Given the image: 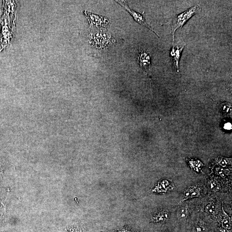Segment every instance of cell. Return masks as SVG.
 Returning <instances> with one entry per match:
<instances>
[{
  "mask_svg": "<svg viewBox=\"0 0 232 232\" xmlns=\"http://www.w3.org/2000/svg\"><path fill=\"white\" fill-rule=\"evenodd\" d=\"M201 10L200 5H195L174 17L171 25V33L173 37L172 44L174 43V34L176 30L178 28H182L188 20L200 13Z\"/></svg>",
  "mask_w": 232,
  "mask_h": 232,
  "instance_id": "1",
  "label": "cell"
},
{
  "mask_svg": "<svg viewBox=\"0 0 232 232\" xmlns=\"http://www.w3.org/2000/svg\"><path fill=\"white\" fill-rule=\"evenodd\" d=\"M115 1L117 3L120 5L126 11H127L131 15L133 18L134 19L135 21L137 22L138 23L141 25L147 28H148L152 32L154 33L157 36V37H159V35L156 32L153 28L147 22V21L146 20L145 17L142 15H141V14L137 12H136L134 10L130 8L128 6L126 1Z\"/></svg>",
  "mask_w": 232,
  "mask_h": 232,
  "instance_id": "2",
  "label": "cell"
},
{
  "mask_svg": "<svg viewBox=\"0 0 232 232\" xmlns=\"http://www.w3.org/2000/svg\"><path fill=\"white\" fill-rule=\"evenodd\" d=\"M137 58L141 68L147 73H148L151 66L150 52L145 48H140L137 53Z\"/></svg>",
  "mask_w": 232,
  "mask_h": 232,
  "instance_id": "3",
  "label": "cell"
},
{
  "mask_svg": "<svg viewBox=\"0 0 232 232\" xmlns=\"http://www.w3.org/2000/svg\"><path fill=\"white\" fill-rule=\"evenodd\" d=\"M186 45L185 43H174L172 44V47L170 51V56L172 67L177 72L179 71V60L181 53Z\"/></svg>",
  "mask_w": 232,
  "mask_h": 232,
  "instance_id": "4",
  "label": "cell"
},
{
  "mask_svg": "<svg viewBox=\"0 0 232 232\" xmlns=\"http://www.w3.org/2000/svg\"><path fill=\"white\" fill-rule=\"evenodd\" d=\"M202 187L199 185H193L187 188L184 191L183 197L180 202H184L188 199L200 197L202 195Z\"/></svg>",
  "mask_w": 232,
  "mask_h": 232,
  "instance_id": "5",
  "label": "cell"
},
{
  "mask_svg": "<svg viewBox=\"0 0 232 232\" xmlns=\"http://www.w3.org/2000/svg\"><path fill=\"white\" fill-rule=\"evenodd\" d=\"M173 187L171 182L167 179H162L159 181L153 188L152 192L158 193H165Z\"/></svg>",
  "mask_w": 232,
  "mask_h": 232,
  "instance_id": "6",
  "label": "cell"
},
{
  "mask_svg": "<svg viewBox=\"0 0 232 232\" xmlns=\"http://www.w3.org/2000/svg\"><path fill=\"white\" fill-rule=\"evenodd\" d=\"M169 216V213L167 210L165 209H159L154 213L152 219L154 222H160L167 220Z\"/></svg>",
  "mask_w": 232,
  "mask_h": 232,
  "instance_id": "7",
  "label": "cell"
},
{
  "mask_svg": "<svg viewBox=\"0 0 232 232\" xmlns=\"http://www.w3.org/2000/svg\"><path fill=\"white\" fill-rule=\"evenodd\" d=\"M189 214V209L186 206L180 207L177 212V217L180 220H185Z\"/></svg>",
  "mask_w": 232,
  "mask_h": 232,
  "instance_id": "8",
  "label": "cell"
},
{
  "mask_svg": "<svg viewBox=\"0 0 232 232\" xmlns=\"http://www.w3.org/2000/svg\"><path fill=\"white\" fill-rule=\"evenodd\" d=\"M205 210L206 213L211 215H216L219 213L218 206L214 203H210L207 204Z\"/></svg>",
  "mask_w": 232,
  "mask_h": 232,
  "instance_id": "9",
  "label": "cell"
},
{
  "mask_svg": "<svg viewBox=\"0 0 232 232\" xmlns=\"http://www.w3.org/2000/svg\"><path fill=\"white\" fill-rule=\"evenodd\" d=\"M219 110L224 115H230L231 113V106L229 103H221L219 106Z\"/></svg>",
  "mask_w": 232,
  "mask_h": 232,
  "instance_id": "10",
  "label": "cell"
},
{
  "mask_svg": "<svg viewBox=\"0 0 232 232\" xmlns=\"http://www.w3.org/2000/svg\"><path fill=\"white\" fill-rule=\"evenodd\" d=\"M218 164L222 167L225 168L231 163V161L228 159L224 157H219L217 160Z\"/></svg>",
  "mask_w": 232,
  "mask_h": 232,
  "instance_id": "11",
  "label": "cell"
},
{
  "mask_svg": "<svg viewBox=\"0 0 232 232\" xmlns=\"http://www.w3.org/2000/svg\"><path fill=\"white\" fill-rule=\"evenodd\" d=\"M222 211L223 215H224V219H223V226L227 228H230V226H231V222H230V219L229 216L226 214L225 210L222 207Z\"/></svg>",
  "mask_w": 232,
  "mask_h": 232,
  "instance_id": "12",
  "label": "cell"
},
{
  "mask_svg": "<svg viewBox=\"0 0 232 232\" xmlns=\"http://www.w3.org/2000/svg\"><path fill=\"white\" fill-rule=\"evenodd\" d=\"M210 187L211 190L213 191H219L220 189V185L216 180H213L210 182Z\"/></svg>",
  "mask_w": 232,
  "mask_h": 232,
  "instance_id": "13",
  "label": "cell"
},
{
  "mask_svg": "<svg viewBox=\"0 0 232 232\" xmlns=\"http://www.w3.org/2000/svg\"><path fill=\"white\" fill-rule=\"evenodd\" d=\"M190 163L191 168H192L194 170H197V171H199V168L200 169V168L202 165V163H201L199 161H190Z\"/></svg>",
  "mask_w": 232,
  "mask_h": 232,
  "instance_id": "14",
  "label": "cell"
},
{
  "mask_svg": "<svg viewBox=\"0 0 232 232\" xmlns=\"http://www.w3.org/2000/svg\"><path fill=\"white\" fill-rule=\"evenodd\" d=\"M196 229H197V232H204L205 231V228L203 227V226L200 225L197 226Z\"/></svg>",
  "mask_w": 232,
  "mask_h": 232,
  "instance_id": "15",
  "label": "cell"
},
{
  "mask_svg": "<svg viewBox=\"0 0 232 232\" xmlns=\"http://www.w3.org/2000/svg\"><path fill=\"white\" fill-rule=\"evenodd\" d=\"M224 128L225 129L228 130L231 129V124L230 123H226L225 124V126H224Z\"/></svg>",
  "mask_w": 232,
  "mask_h": 232,
  "instance_id": "16",
  "label": "cell"
},
{
  "mask_svg": "<svg viewBox=\"0 0 232 232\" xmlns=\"http://www.w3.org/2000/svg\"><path fill=\"white\" fill-rule=\"evenodd\" d=\"M120 232H127L125 231H122Z\"/></svg>",
  "mask_w": 232,
  "mask_h": 232,
  "instance_id": "17",
  "label": "cell"
}]
</instances>
